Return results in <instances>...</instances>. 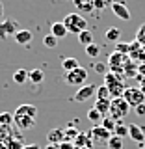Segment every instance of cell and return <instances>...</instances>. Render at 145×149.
Returning <instances> with one entry per match:
<instances>
[{
    "label": "cell",
    "mask_w": 145,
    "mask_h": 149,
    "mask_svg": "<svg viewBox=\"0 0 145 149\" xmlns=\"http://www.w3.org/2000/svg\"><path fill=\"white\" fill-rule=\"evenodd\" d=\"M37 123V108L34 104H19L13 112V125L21 130H30Z\"/></svg>",
    "instance_id": "1"
},
{
    "label": "cell",
    "mask_w": 145,
    "mask_h": 149,
    "mask_svg": "<svg viewBox=\"0 0 145 149\" xmlns=\"http://www.w3.org/2000/svg\"><path fill=\"white\" fill-rule=\"evenodd\" d=\"M104 86L108 88L112 99H115V97H123V91L127 90V86H125V80H123V74L112 73V71L104 74Z\"/></svg>",
    "instance_id": "2"
},
{
    "label": "cell",
    "mask_w": 145,
    "mask_h": 149,
    "mask_svg": "<svg viewBox=\"0 0 145 149\" xmlns=\"http://www.w3.org/2000/svg\"><path fill=\"white\" fill-rule=\"evenodd\" d=\"M62 22L65 24V28H67L71 34H76V36L80 34V32L87 30V21L80 15V13H67Z\"/></svg>",
    "instance_id": "3"
},
{
    "label": "cell",
    "mask_w": 145,
    "mask_h": 149,
    "mask_svg": "<svg viewBox=\"0 0 145 149\" xmlns=\"http://www.w3.org/2000/svg\"><path fill=\"white\" fill-rule=\"evenodd\" d=\"M130 112V104L127 101L123 99V97H115V99H112V104H110V114L117 123H121V119L127 118Z\"/></svg>",
    "instance_id": "4"
},
{
    "label": "cell",
    "mask_w": 145,
    "mask_h": 149,
    "mask_svg": "<svg viewBox=\"0 0 145 149\" xmlns=\"http://www.w3.org/2000/svg\"><path fill=\"white\" fill-rule=\"evenodd\" d=\"M87 77H89L87 69L86 67H78V69H74V71L65 73L63 80H65V84H69V86H73V88H82V86H86Z\"/></svg>",
    "instance_id": "5"
},
{
    "label": "cell",
    "mask_w": 145,
    "mask_h": 149,
    "mask_svg": "<svg viewBox=\"0 0 145 149\" xmlns=\"http://www.w3.org/2000/svg\"><path fill=\"white\" fill-rule=\"evenodd\" d=\"M108 67L112 69V73H119V74H123L125 71V65L128 63V56L127 54H121L117 52V50H114L110 56H108Z\"/></svg>",
    "instance_id": "6"
},
{
    "label": "cell",
    "mask_w": 145,
    "mask_h": 149,
    "mask_svg": "<svg viewBox=\"0 0 145 149\" xmlns=\"http://www.w3.org/2000/svg\"><path fill=\"white\" fill-rule=\"evenodd\" d=\"M21 30V26H19L17 21H13V19H4V21H0V39L6 41L9 37H15V34Z\"/></svg>",
    "instance_id": "7"
},
{
    "label": "cell",
    "mask_w": 145,
    "mask_h": 149,
    "mask_svg": "<svg viewBox=\"0 0 145 149\" xmlns=\"http://www.w3.org/2000/svg\"><path fill=\"white\" fill-rule=\"evenodd\" d=\"M123 99L128 102L130 106H139L145 102V93L142 91V88H127V90L123 91Z\"/></svg>",
    "instance_id": "8"
},
{
    "label": "cell",
    "mask_w": 145,
    "mask_h": 149,
    "mask_svg": "<svg viewBox=\"0 0 145 149\" xmlns=\"http://www.w3.org/2000/svg\"><path fill=\"white\" fill-rule=\"evenodd\" d=\"M95 93H97L95 84H86V86H82V88L76 90V93H74V101L76 102H86L87 99H91Z\"/></svg>",
    "instance_id": "9"
},
{
    "label": "cell",
    "mask_w": 145,
    "mask_h": 149,
    "mask_svg": "<svg viewBox=\"0 0 145 149\" xmlns=\"http://www.w3.org/2000/svg\"><path fill=\"white\" fill-rule=\"evenodd\" d=\"M89 134H91L93 142H104V143H108V140L114 136V134H112L110 130H106L102 125H93V129L89 130Z\"/></svg>",
    "instance_id": "10"
},
{
    "label": "cell",
    "mask_w": 145,
    "mask_h": 149,
    "mask_svg": "<svg viewBox=\"0 0 145 149\" xmlns=\"http://www.w3.org/2000/svg\"><path fill=\"white\" fill-rule=\"evenodd\" d=\"M15 136V130L8 125H0V149H8L9 142Z\"/></svg>",
    "instance_id": "11"
},
{
    "label": "cell",
    "mask_w": 145,
    "mask_h": 149,
    "mask_svg": "<svg viewBox=\"0 0 145 149\" xmlns=\"http://www.w3.org/2000/svg\"><path fill=\"white\" fill-rule=\"evenodd\" d=\"M112 11L117 15L121 21H130V11H128V8L125 6L123 2H119V0H114L112 2Z\"/></svg>",
    "instance_id": "12"
},
{
    "label": "cell",
    "mask_w": 145,
    "mask_h": 149,
    "mask_svg": "<svg viewBox=\"0 0 145 149\" xmlns=\"http://www.w3.org/2000/svg\"><path fill=\"white\" fill-rule=\"evenodd\" d=\"M128 136H130V140H134V142L143 143L145 142V130L136 123H130L128 125Z\"/></svg>",
    "instance_id": "13"
},
{
    "label": "cell",
    "mask_w": 145,
    "mask_h": 149,
    "mask_svg": "<svg viewBox=\"0 0 145 149\" xmlns=\"http://www.w3.org/2000/svg\"><path fill=\"white\" fill-rule=\"evenodd\" d=\"M32 37H34V34H32L30 30H24V28H21V30H19L17 34H15V37H13V39L17 41V45H22V47H26V45H30Z\"/></svg>",
    "instance_id": "14"
},
{
    "label": "cell",
    "mask_w": 145,
    "mask_h": 149,
    "mask_svg": "<svg viewBox=\"0 0 145 149\" xmlns=\"http://www.w3.org/2000/svg\"><path fill=\"white\" fill-rule=\"evenodd\" d=\"M46 140H49V143L60 146V143L65 140V136H63V129H50L49 134H46Z\"/></svg>",
    "instance_id": "15"
},
{
    "label": "cell",
    "mask_w": 145,
    "mask_h": 149,
    "mask_svg": "<svg viewBox=\"0 0 145 149\" xmlns=\"http://www.w3.org/2000/svg\"><path fill=\"white\" fill-rule=\"evenodd\" d=\"M74 147H89L93 149V138L89 132H80L78 138L74 140Z\"/></svg>",
    "instance_id": "16"
},
{
    "label": "cell",
    "mask_w": 145,
    "mask_h": 149,
    "mask_svg": "<svg viewBox=\"0 0 145 149\" xmlns=\"http://www.w3.org/2000/svg\"><path fill=\"white\" fill-rule=\"evenodd\" d=\"M50 34H52L54 37H58V39H62V37H65L69 34V30L65 28L63 22H52V26H50Z\"/></svg>",
    "instance_id": "17"
},
{
    "label": "cell",
    "mask_w": 145,
    "mask_h": 149,
    "mask_svg": "<svg viewBox=\"0 0 145 149\" xmlns=\"http://www.w3.org/2000/svg\"><path fill=\"white\" fill-rule=\"evenodd\" d=\"M119 37H121V28H117V26H110L104 34V39L110 41V43H117Z\"/></svg>",
    "instance_id": "18"
},
{
    "label": "cell",
    "mask_w": 145,
    "mask_h": 149,
    "mask_svg": "<svg viewBox=\"0 0 145 149\" xmlns=\"http://www.w3.org/2000/svg\"><path fill=\"white\" fill-rule=\"evenodd\" d=\"M74 6H76L80 11H86V13H91L95 9V0H73Z\"/></svg>",
    "instance_id": "19"
},
{
    "label": "cell",
    "mask_w": 145,
    "mask_h": 149,
    "mask_svg": "<svg viewBox=\"0 0 145 149\" xmlns=\"http://www.w3.org/2000/svg\"><path fill=\"white\" fill-rule=\"evenodd\" d=\"M110 104H112V99H97L95 101V108L99 110L104 118L110 114Z\"/></svg>",
    "instance_id": "20"
},
{
    "label": "cell",
    "mask_w": 145,
    "mask_h": 149,
    "mask_svg": "<svg viewBox=\"0 0 145 149\" xmlns=\"http://www.w3.org/2000/svg\"><path fill=\"white\" fill-rule=\"evenodd\" d=\"M87 119H89L93 125H101V123H102V119H104V116H102L101 112L97 110L95 106H93V108L87 110Z\"/></svg>",
    "instance_id": "21"
},
{
    "label": "cell",
    "mask_w": 145,
    "mask_h": 149,
    "mask_svg": "<svg viewBox=\"0 0 145 149\" xmlns=\"http://www.w3.org/2000/svg\"><path fill=\"white\" fill-rule=\"evenodd\" d=\"M80 65H78V60L76 58H63L62 60V69L65 73H69V71H74V69H78Z\"/></svg>",
    "instance_id": "22"
},
{
    "label": "cell",
    "mask_w": 145,
    "mask_h": 149,
    "mask_svg": "<svg viewBox=\"0 0 145 149\" xmlns=\"http://www.w3.org/2000/svg\"><path fill=\"white\" fill-rule=\"evenodd\" d=\"M28 77H30V71H26V69H17V71L13 73V82L24 84V82H28Z\"/></svg>",
    "instance_id": "23"
},
{
    "label": "cell",
    "mask_w": 145,
    "mask_h": 149,
    "mask_svg": "<svg viewBox=\"0 0 145 149\" xmlns=\"http://www.w3.org/2000/svg\"><path fill=\"white\" fill-rule=\"evenodd\" d=\"M28 80L32 84H41L45 80V73L41 71V69H32L30 71V77H28Z\"/></svg>",
    "instance_id": "24"
},
{
    "label": "cell",
    "mask_w": 145,
    "mask_h": 149,
    "mask_svg": "<svg viewBox=\"0 0 145 149\" xmlns=\"http://www.w3.org/2000/svg\"><path fill=\"white\" fill-rule=\"evenodd\" d=\"M78 134H80V132H78V130L74 129V127H67V129H63V136H65L63 142H73V143H74V140L78 138Z\"/></svg>",
    "instance_id": "25"
},
{
    "label": "cell",
    "mask_w": 145,
    "mask_h": 149,
    "mask_svg": "<svg viewBox=\"0 0 145 149\" xmlns=\"http://www.w3.org/2000/svg\"><path fill=\"white\" fill-rule=\"evenodd\" d=\"M78 41H80V45H84V47L91 45L93 43V34H91L89 30H84V32L78 34Z\"/></svg>",
    "instance_id": "26"
},
{
    "label": "cell",
    "mask_w": 145,
    "mask_h": 149,
    "mask_svg": "<svg viewBox=\"0 0 145 149\" xmlns=\"http://www.w3.org/2000/svg\"><path fill=\"white\" fill-rule=\"evenodd\" d=\"M84 50H86V54L89 56V58H93V60H95L97 56L101 54V45H95V43H91V45L84 47Z\"/></svg>",
    "instance_id": "27"
},
{
    "label": "cell",
    "mask_w": 145,
    "mask_h": 149,
    "mask_svg": "<svg viewBox=\"0 0 145 149\" xmlns=\"http://www.w3.org/2000/svg\"><path fill=\"white\" fill-rule=\"evenodd\" d=\"M22 147H24V140H22L21 134H17V132H15V136H13V140L9 142L8 149H22Z\"/></svg>",
    "instance_id": "28"
},
{
    "label": "cell",
    "mask_w": 145,
    "mask_h": 149,
    "mask_svg": "<svg viewBox=\"0 0 145 149\" xmlns=\"http://www.w3.org/2000/svg\"><path fill=\"white\" fill-rule=\"evenodd\" d=\"M102 127H104L106 130H110V132L112 134H114V130H115V125H117V121H115L114 118H112V116H106V118L104 119H102Z\"/></svg>",
    "instance_id": "29"
},
{
    "label": "cell",
    "mask_w": 145,
    "mask_h": 149,
    "mask_svg": "<svg viewBox=\"0 0 145 149\" xmlns=\"http://www.w3.org/2000/svg\"><path fill=\"white\" fill-rule=\"evenodd\" d=\"M106 146H108V149H123V138H119V136L114 134V136L108 140Z\"/></svg>",
    "instance_id": "30"
},
{
    "label": "cell",
    "mask_w": 145,
    "mask_h": 149,
    "mask_svg": "<svg viewBox=\"0 0 145 149\" xmlns=\"http://www.w3.org/2000/svg\"><path fill=\"white\" fill-rule=\"evenodd\" d=\"M58 37H54L52 34H49V36H45L43 37V45L46 47V49H56V47H58Z\"/></svg>",
    "instance_id": "31"
},
{
    "label": "cell",
    "mask_w": 145,
    "mask_h": 149,
    "mask_svg": "<svg viewBox=\"0 0 145 149\" xmlns=\"http://www.w3.org/2000/svg\"><path fill=\"white\" fill-rule=\"evenodd\" d=\"M114 134H115V136H119V138L128 136V125H125V123H117V125H115Z\"/></svg>",
    "instance_id": "32"
},
{
    "label": "cell",
    "mask_w": 145,
    "mask_h": 149,
    "mask_svg": "<svg viewBox=\"0 0 145 149\" xmlns=\"http://www.w3.org/2000/svg\"><path fill=\"white\" fill-rule=\"evenodd\" d=\"M0 125L11 127L13 125V114H9V112H0Z\"/></svg>",
    "instance_id": "33"
},
{
    "label": "cell",
    "mask_w": 145,
    "mask_h": 149,
    "mask_svg": "<svg viewBox=\"0 0 145 149\" xmlns=\"http://www.w3.org/2000/svg\"><path fill=\"white\" fill-rule=\"evenodd\" d=\"M97 99H112V95H110V91H108V88L104 86V84H102L101 88H97Z\"/></svg>",
    "instance_id": "34"
},
{
    "label": "cell",
    "mask_w": 145,
    "mask_h": 149,
    "mask_svg": "<svg viewBox=\"0 0 145 149\" xmlns=\"http://www.w3.org/2000/svg\"><path fill=\"white\" fill-rule=\"evenodd\" d=\"M136 41L142 47H145V22L143 24H139V28H138V32H136Z\"/></svg>",
    "instance_id": "35"
},
{
    "label": "cell",
    "mask_w": 145,
    "mask_h": 149,
    "mask_svg": "<svg viewBox=\"0 0 145 149\" xmlns=\"http://www.w3.org/2000/svg\"><path fill=\"white\" fill-rule=\"evenodd\" d=\"M115 50L121 54H127L128 56V50H130V43H123V41H117L115 43Z\"/></svg>",
    "instance_id": "36"
},
{
    "label": "cell",
    "mask_w": 145,
    "mask_h": 149,
    "mask_svg": "<svg viewBox=\"0 0 145 149\" xmlns=\"http://www.w3.org/2000/svg\"><path fill=\"white\" fill-rule=\"evenodd\" d=\"M58 147H60V149H74V143H73V142H62Z\"/></svg>",
    "instance_id": "37"
},
{
    "label": "cell",
    "mask_w": 145,
    "mask_h": 149,
    "mask_svg": "<svg viewBox=\"0 0 145 149\" xmlns=\"http://www.w3.org/2000/svg\"><path fill=\"white\" fill-rule=\"evenodd\" d=\"M134 110H136L138 116H145V102H143V104H139V106H136Z\"/></svg>",
    "instance_id": "38"
},
{
    "label": "cell",
    "mask_w": 145,
    "mask_h": 149,
    "mask_svg": "<svg viewBox=\"0 0 145 149\" xmlns=\"http://www.w3.org/2000/svg\"><path fill=\"white\" fill-rule=\"evenodd\" d=\"M95 71H97V73H104V71H106V65H102V63H95Z\"/></svg>",
    "instance_id": "39"
},
{
    "label": "cell",
    "mask_w": 145,
    "mask_h": 149,
    "mask_svg": "<svg viewBox=\"0 0 145 149\" xmlns=\"http://www.w3.org/2000/svg\"><path fill=\"white\" fill-rule=\"evenodd\" d=\"M104 6H106L104 0H95V9H102Z\"/></svg>",
    "instance_id": "40"
},
{
    "label": "cell",
    "mask_w": 145,
    "mask_h": 149,
    "mask_svg": "<svg viewBox=\"0 0 145 149\" xmlns=\"http://www.w3.org/2000/svg\"><path fill=\"white\" fill-rule=\"evenodd\" d=\"M22 149H41V147L37 146V143H28V146H24Z\"/></svg>",
    "instance_id": "41"
},
{
    "label": "cell",
    "mask_w": 145,
    "mask_h": 149,
    "mask_svg": "<svg viewBox=\"0 0 145 149\" xmlns=\"http://www.w3.org/2000/svg\"><path fill=\"white\" fill-rule=\"evenodd\" d=\"M0 21H4V6H2V2H0Z\"/></svg>",
    "instance_id": "42"
},
{
    "label": "cell",
    "mask_w": 145,
    "mask_h": 149,
    "mask_svg": "<svg viewBox=\"0 0 145 149\" xmlns=\"http://www.w3.org/2000/svg\"><path fill=\"white\" fill-rule=\"evenodd\" d=\"M45 149H60V147H58V146H54V143H49V146H46Z\"/></svg>",
    "instance_id": "43"
},
{
    "label": "cell",
    "mask_w": 145,
    "mask_h": 149,
    "mask_svg": "<svg viewBox=\"0 0 145 149\" xmlns=\"http://www.w3.org/2000/svg\"><path fill=\"white\" fill-rule=\"evenodd\" d=\"M142 91L145 93V80H143V84H142Z\"/></svg>",
    "instance_id": "44"
},
{
    "label": "cell",
    "mask_w": 145,
    "mask_h": 149,
    "mask_svg": "<svg viewBox=\"0 0 145 149\" xmlns=\"http://www.w3.org/2000/svg\"><path fill=\"white\" fill-rule=\"evenodd\" d=\"M142 149H145V146H143V147H142Z\"/></svg>",
    "instance_id": "45"
}]
</instances>
